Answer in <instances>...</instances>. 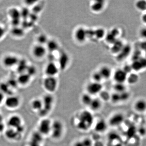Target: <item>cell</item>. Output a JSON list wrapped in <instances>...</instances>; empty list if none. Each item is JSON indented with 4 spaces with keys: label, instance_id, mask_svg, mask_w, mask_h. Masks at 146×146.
I'll use <instances>...</instances> for the list:
<instances>
[{
    "label": "cell",
    "instance_id": "6da1fadb",
    "mask_svg": "<svg viewBox=\"0 0 146 146\" xmlns=\"http://www.w3.org/2000/svg\"><path fill=\"white\" fill-rule=\"evenodd\" d=\"M94 116L90 111L87 110L82 111L77 119V128L81 131H88L94 124Z\"/></svg>",
    "mask_w": 146,
    "mask_h": 146
},
{
    "label": "cell",
    "instance_id": "7a4b0ae2",
    "mask_svg": "<svg viewBox=\"0 0 146 146\" xmlns=\"http://www.w3.org/2000/svg\"><path fill=\"white\" fill-rule=\"evenodd\" d=\"M65 130L64 125L60 120L52 122L50 134L55 140L60 139L63 136Z\"/></svg>",
    "mask_w": 146,
    "mask_h": 146
},
{
    "label": "cell",
    "instance_id": "3957f363",
    "mask_svg": "<svg viewBox=\"0 0 146 146\" xmlns=\"http://www.w3.org/2000/svg\"><path fill=\"white\" fill-rule=\"evenodd\" d=\"M42 101L43 107L38 112L41 116H44L49 113L50 111L52 109L54 99L52 95L48 94L44 96Z\"/></svg>",
    "mask_w": 146,
    "mask_h": 146
},
{
    "label": "cell",
    "instance_id": "277c9868",
    "mask_svg": "<svg viewBox=\"0 0 146 146\" xmlns=\"http://www.w3.org/2000/svg\"><path fill=\"white\" fill-rule=\"evenodd\" d=\"M20 58L16 54H7L5 55L1 60L2 65L6 69H11L16 67Z\"/></svg>",
    "mask_w": 146,
    "mask_h": 146
},
{
    "label": "cell",
    "instance_id": "5b68a950",
    "mask_svg": "<svg viewBox=\"0 0 146 146\" xmlns=\"http://www.w3.org/2000/svg\"><path fill=\"white\" fill-rule=\"evenodd\" d=\"M44 89L50 94L56 91L58 85V82L55 77L46 76L43 81Z\"/></svg>",
    "mask_w": 146,
    "mask_h": 146
},
{
    "label": "cell",
    "instance_id": "8992f818",
    "mask_svg": "<svg viewBox=\"0 0 146 146\" xmlns=\"http://www.w3.org/2000/svg\"><path fill=\"white\" fill-rule=\"evenodd\" d=\"M47 51L46 46L35 44L32 47V55L35 59L40 60L43 59L46 55Z\"/></svg>",
    "mask_w": 146,
    "mask_h": 146
},
{
    "label": "cell",
    "instance_id": "52a82bcc",
    "mask_svg": "<svg viewBox=\"0 0 146 146\" xmlns=\"http://www.w3.org/2000/svg\"><path fill=\"white\" fill-rule=\"evenodd\" d=\"M52 122L49 119L45 118L39 122L38 127V131L42 136H46L50 133Z\"/></svg>",
    "mask_w": 146,
    "mask_h": 146
},
{
    "label": "cell",
    "instance_id": "ba28073f",
    "mask_svg": "<svg viewBox=\"0 0 146 146\" xmlns=\"http://www.w3.org/2000/svg\"><path fill=\"white\" fill-rule=\"evenodd\" d=\"M60 70L57 65L54 61H50L45 66L44 73L46 76L55 77Z\"/></svg>",
    "mask_w": 146,
    "mask_h": 146
},
{
    "label": "cell",
    "instance_id": "9c48e42d",
    "mask_svg": "<svg viewBox=\"0 0 146 146\" xmlns=\"http://www.w3.org/2000/svg\"><path fill=\"white\" fill-rule=\"evenodd\" d=\"M102 89L103 86L101 83L94 81L88 84L86 87L87 94L91 96L100 94Z\"/></svg>",
    "mask_w": 146,
    "mask_h": 146
},
{
    "label": "cell",
    "instance_id": "30bf717a",
    "mask_svg": "<svg viewBox=\"0 0 146 146\" xmlns=\"http://www.w3.org/2000/svg\"><path fill=\"white\" fill-rule=\"evenodd\" d=\"M5 104L7 108L11 109H15L20 105V99L16 96L10 95L5 100Z\"/></svg>",
    "mask_w": 146,
    "mask_h": 146
},
{
    "label": "cell",
    "instance_id": "8fae6325",
    "mask_svg": "<svg viewBox=\"0 0 146 146\" xmlns=\"http://www.w3.org/2000/svg\"><path fill=\"white\" fill-rule=\"evenodd\" d=\"M127 75L122 69H117L113 74V79L116 83H124L127 81Z\"/></svg>",
    "mask_w": 146,
    "mask_h": 146
},
{
    "label": "cell",
    "instance_id": "7c38bea8",
    "mask_svg": "<svg viewBox=\"0 0 146 146\" xmlns=\"http://www.w3.org/2000/svg\"><path fill=\"white\" fill-rule=\"evenodd\" d=\"M124 119V117L122 113H116L113 114L110 118L108 123L113 127H116L122 123Z\"/></svg>",
    "mask_w": 146,
    "mask_h": 146
},
{
    "label": "cell",
    "instance_id": "4fadbf2b",
    "mask_svg": "<svg viewBox=\"0 0 146 146\" xmlns=\"http://www.w3.org/2000/svg\"><path fill=\"white\" fill-rule=\"evenodd\" d=\"M76 41L80 43H83L87 39L86 29L80 27L77 29L74 34Z\"/></svg>",
    "mask_w": 146,
    "mask_h": 146
},
{
    "label": "cell",
    "instance_id": "5bb4252c",
    "mask_svg": "<svg viewBox=\"0 0 146 146\" xmlns=\"http://www.w3.org/2000/svg\"><path fill=\"white\" fill-rule=\"evenodd\" d=\"M7 124L9 128L16 129L22 125V120L18 115H14L9 119Z\"/></svg>",
    "mask_w": 146,
    "mask_h": 146
},
{
    "label": "cell",
    "instance_id": "9a60e30c",
    "mask_svg": "<svg viewBox=\"0 0 146 146\" xmlns=\"http://www.w3.org/2000/svg\"><path fill=\"white\" fill-rule=\"evenodd\" d=\"M32 77L26 72L19 74L16 79L18 84L22 86H26L31 80Z\"/></svg>",
    "mask_w": 146,
    "mask_h": 146
},
{
    "label": "cell",
    "instance_id": "2e32d148",
    "mask_svg": "<svg viewBox=\"0 0 146 146\" xmlns=\"http://www.w3.org/2000/svg\"><path fill=\"white\" fill-rule=\"evenodd\" d=\"M105 1H95L91 5V9L94 13H98L101 12L104 9Z\"/></svg>",
    "mask_w": 146,
    "mask_h": 146
},
{
    "label": "cell",
    "instance_id": "e0dca14e",
    "mask_svg": "<svg viewBox=\"0 0 146 146\" xmlns=\"http://www.w3.org/2000/svg\"><path fill=\"white\" fill-rule=\"evenodd\" d=\"M69 57L65 52L62 53L58 58V66L59 69L64 70L68 66L69 62Z\"/></svg>",
    "mask_w": 146,
    "mask_h": 146
},
{
    "label": "cell",
    "instance_id": "ac0fdd59",
    "mask_svg": "<svg viewBox=\"0 0 146 146\" xmlns=\"http://www.w3.org/2000/svg\"><path fill=\"white\" fill-rule=\"evenodd\" d=\"M47 51L50 52H55L59 48V45L58 42L53 39H49L46 44L45 45Z\"/></svg>",
    "mask_w": 146,
    "mask_h": 146
},
{
    "label": "cell",
    "instance_id": "d6986e66",
    "mask_svg": "<svg viewBox=\"0 0 146 146\" xmlns=\"http://www.w3.org/2000/svg\"><path fill=\"white\" fill-rule=\"evenodd\" d=\"M108 127L107 123L104 119H100L96 123L94 129L98 133H102L105 132Z\"/></svg>",
    "mask_w": 146,
    "mask_h": 146
},
{
    "label": "cell",
    "instance_id": "ffe728a7",
    "mask_svg": "<svg viewBox=\"0 0 146 146\" xmlns=\"http://www.w3.org/2000/svg\"><path fill=\"white\" fill-rule=\"evenodd\" d=\"M99 72L103 79H108L112 75V71L111 68L107 66H103L100 68Z\"/></svg>",
    "mask_w": 146,
    "mask_h": 146
},
{
    "label": "cell",
    "instance_id": "44dd1931",
    "mask_svg": "<svg viewBox=\"0 0 146 146\" xmlns=\"http://www.w3.org/2000/svg\"><path fill=\"white\" fill-rule=\"evenodd\" d=\"M124 45L121 40L117 39L113 43L111 48V52L113 54H118L123 48Z\"/></svg>",
    "mask_w": 146,
    "mask_h": 146
},
{
    "label": "cell",
    "instance_id": "7402d4cb",
    "mask_svg": "<svg viewBox=\"0 0 146 146\" xmlns=\"http://www.w3.org/2000/svg\"><path fill=\"white\" fill-rule=\"evenodd\" d=\"M135 110L139 112H143L146 110V100L144 99H139L136 101L134 105Z\"/></svg>",
    "mask_w": 146,
    "mask_h": 146
},
{
    "label": "cell",
    "instance_id": "603a6c76",
    "mask_svg": "<svg viewBox=\"0 0 146 146\" xmlns=\"http://www.w3.org/2000/svg\"><path fill=\"white\" fill-rule=\"evenodd\" d=\"M5 135L6 138L9 140H16L20 137L21 134L18 133L16 129L9 128L5 131Z\"/></svg>",
    "mask_w": 146,
    "mask_h": 146
},
{
    "label": "cell",
    "instance_id": "cb8c5ba5",
    "mask_svg": "<svg viewBox=\"0 0 146 146\" xmlns=\"http://www.w3.org/2000/svg\"><path fill=\"white\" fill-rule=\"evenodd\" d=\"M29 65L26 59H21L20 58L18 64L16 66L17 72L19 74L26 72Z\"/></svg>",
    "mask_w": 146,
    "mask_h": 146
},
{
    "label": "cell",
    "instance_id": "d4e9b609",
    "mask_svg": "<svg viewBox=\"0 0 146 146\" xmlns=\"http://www.w3.org/2000/svg\"><path fill=\"white\" fill-rule=\"evenodd\" d=\"M102 101L99 98H93L89 107L91 110L98 111L102 107Z\"/></svg>",
    "mask_w": 146,
    "mask_h": 146
},
{
    "label": "cell",
    "instance_id": "484cf974",
    "mask_svg": "<svg viewBox=\"0 0 146 146\" xmlns=\"http://www.w3.org/2000/svg\"><path fill=\"white\" fill-rule=\"evenodd\" d=\"M8 14L11 20H20L21 10L16 8H11L8 11Z\"/></svg>",
    "mask_w": 146,
    "mask_h": 146
},
{
    "label": "cell",
    "instance_id": "4316f807",
    "mask_svg": "<svg viewBox=\"0 0 146 146\" xmlns=\"http://www.w3.org/2000/svg\"><path fill=\"white\" fill-rule=\"evenodd\" d=\"M130 48L129 46L124 45L123 48L121 51V52L117 55V59L118 60H121L127 57L129 53L130 52Z\"/></svg>",
    "mask_w": 146,
    "mask_h": 146
},
{
    "label": "cell",
    "instance_id": "83f0119b",
    "mask_svg": "<svg viewBox=\"0 0 146 146\" xmlns=\"http://www.w3.org/2000/svg\"><path fill=\"white\" fill-rule=\"evenodd\" d=\"M11 35L13 37L16 38H21L23 37L24 36V30L21 28L18 27V26L14 27L13 28L11 32Z\"/></svg>",
    "mask_w": 146,
    "mask_h": 146
},
{
    "label": "cell",
    "instance_id": "f1b7e54d",
    "mask_svg": "<svg viewBox=\"0 0 146 146\" xmlns=\"http://www.w3.org/2000/svg\"><path fill=\"white\" fill-rule=\"evenodd\" d=\"M139 76L135 73H131L127 75V82L130 84H135L139 80Z\"/></svg>",
    "mask_w": 146,
    "mask_h": 146
},
{
    "label": "cell",
    "instance_id": "f546056e",
    "mask_svg": "<svg viewBox=\"0 0 146 146\" xmlns=\"http://www.w3.org/2000/svg\"><path fill=\"white\" fill-rule=\"evenodd\" d=\"M94 34L95 38L98 40H100L104 38L106 33L104 29L98 28L96 29H94Z\"/></svg>",
    "mask_w": 146,
    "mask_h": 146
},
{
    "label": "cell",
    "instance_id": "4dcf8cb0",
    "mask_svg": "<svg viewBox=\"0 0 146 146\" xmlns=\"http://www.w3.org/2000/svg\"><path fill=\"white\" fill-rule=\"evenodd\" d=\"M31 107L35 111L39 112L43 107L42 100L39 99H35L33 100L31 103Z\"/></svg>",
    "mask_w": 146,
    "mask_h": 146
},
{
    "label": "cell",
    "instance_id": "1f68e13d",
    "mask_svg": "<svg viewBox=\"0 0 146 146\" xmlns=\"http://www.w3.org/2000/svg\"><path fill=\"white\" fill-rule=\"evenodd\" d=\"M48 40L49 39L46 35L44 33H41V34H39L38 36H36V44L45 46Z\"/></svg>",
    "mask_w": 146,
    "mask_h": 146
},
{
    "label": "cell",
    "instance_id": "d6a6232c",
    "mask_svg": "<svg viewBox=\"0 0 146 146\" xmlns=\"http://www.w3.org/2000/svg\"><path fill=\"white\" fill-rule=\"evenodd\" d=\"M93 98L92 96L86 93L82 96L81 101L82 103L85 106H89Z\"/></svg>",
    "mask_w": 146,
    "mask_h": 146
},
{
    "label": "cell",
    "instance_id": "836d02e7",
    "mask_svg": "<svg viewBox=\"0 0 146 146\" xmlns=\"http://www.w3.org/2000/svg\"><path fill=\"white\" fill-rule=\"evenodd\" d=\"M113 89L115 92L118 94H121L126 91V87L124 83H115L113 86Z\"/></svg>",
    "mask_w": 146,
    "mask_h": 146
},
{
    "label": "cell",
    "instance_id": "e575fe53",
    "mask_svg": "<svg viewBox=\"0 0 146 146\" xmlns=\"http://www.w3.org/2000/svg\"><path fill=\"white\" fill-rule=\"evenodd\" d=\"M11 88L6 82H2L0 83V91L4 95L5 94H9V96L11 95Z\"/></svg>",
    "mask_w": 146,
    "mask_h": 146
},
{
    "label": "cell",
    "instance_id": "d590c367",
    "mask_svg": "<svg viewBox=\"0 0 146 146\" xmlns=\"http://www.w3.org/2000/svg\"><path fill=\"white\" fill-rule=\"evenodd\" d=\"M135 7L138 10L140 11H146V1L144 0H139L136 2L135 3Z\"/></svg>",
    "mask_w": 146,
    "mask_h": 146
},
{
    "label": "cell",
    "instance_id": "8d00e7d4",
    "mask_svg": "<svg viewBox=\"0 0 146 146\" xmlns=\"http://www.w3.org/2000/svg\"><path fill=\"white\" fill-rule=\"evenodd\" d=\"M131 65L132 70L136 71V72L141 71L142 69H143L139 59L138 60L133 61V63Z\"/></svg>",
    "mask_w": 146,
    "mask_h": 146
},
{
    "label": "cell",
    "instance_id": "74e56055",
    "mask_svg": "<svg viewBox=\"0 0 146 146\" xmlns=\"http://www.w3.org/2000/svg\"><path fill=\"white\" fill-rule=\"evenodd\" d=\"M104 38L105 39L106 41L107 42V43L109 44H111L112 45L118 39L117 38H116L113 35L111 34L110 32L106 33Z\"/></svg>",
    "mask_w": 146,
    "mask_h": 146
},
{
    "label": "cell",
    "instance_id": "f35d334b",
    "mask_svg": "<svg viewBox=\"0 0 146 146\" xmlns=\"http://www.w3.org/2000/svg\"><path fill=\"white\" fill-rule=\"evenodd\" d=\"M27 73L32 77L33 76L35 75L37 72V69L36 67L34 65H29L27 69Z\"/></svg>",
    "mask_w": 146,
    "mask_h": 146
},
{
    "label": "cell",
    "instance_id": "ab89813d",
    "mask_svg": "<svg viewBox=\"0 0 146 146\" xmlns=\"http://www.w3.org/2000/svg\"><path fill=\"white\" fill-rule=\"evenodd\" d=\"M92 78L93 81L100 83H101V82L103 80L99 71H97L93 73L92 74Z\"/></svg>",
    "mask_w": 146,
    "mask_h": 146
},
{
    "label": "cell",
    "instance_id": "60d3db41",
    "mask_svg": "<svg viewBox=\"0 0 146 146\" xmlns=\"http://www.w3.org/2000/svg\"><path fill=\"white\" fill-rule=\"evenodd\" d=\"M110 100L114 104H117L119 102H121L120 94L115 92L112 95H110Z\"/></svg>",
    "mask_w": 146,
    "mask_h": 146
},
{
    "label": "cell",
    "instance_id": "b9f144b4",
    "mask_svg": "<svg viewBox=\"0 0 146 146\" xmlns=\"http://www.w3.org/2000/svg\"><path fill=\"white\" fill-rule=\"evenodd\" d=\"M100 99L101 100L107 101L110 100V95L105 91H102L100 93Z\"/></svg>",
    "mask_w": 146,
    "mask_h": 146
},
{
    "label": "cell",
    "instance_id": "7bdbcfd3",
    "mask_svg": "<svg viewBox=\"0 0 146 146\" xmlns=\"http://www.w3.org/2000/svg\"><path fill=\"white\" fill-rule=\"evenodd\" d=\"M119 94L121 102L126 101L129 98V94L127 92V91Z\"/></svg>",
    "mask_w": 146,
    "mask_h": 146
},
{
    "label": "cell",
    "instance_id": "ee69618b",
    "mask_svg": "<svg viewBox=\"0 0 146 146\" xmlns=\"http://www.w3.org/2000/svg\"><path fill=\"white\" fill-rule=\"evenodd\" d=\"M86 33H87V39H92L95 37L94 34V29H86Z\"/></svg>",
    "mask_w": 146,
    "mask_h": 146
},
{
    "label": "cell",
    "instance_id": "f6af8a7d",
    "mask_svg": "<svg viewBox=\"0 0 146 146\" xmlns=\"http://www.w3.org/2000/svg\"><path fill=\"white\" fill-rule=\"evenodd\" d=\"M139 34L142 39L146 40V27H143L140 29Z\"/></svg>",
    "mask_w": 146,
    "mask_h": 146
},
{
    "label": "cell",
    "instance_id": "bcb514c9",
    "mask_svg": "<svg viewBox=\"0 0 146 146\" xmlns=\"http://www.w3.org/2000/svg\"><path fill=\"white\" fill-rule=\"evenodd\" d=\"M83 146H92L93 145L92 141L89 138H85L81 141Z\"/></svg>",
    "mask_w": 146,
    "mask_h": 146
},
{
    "label": "cell",
    "instance_id": "7dc6e473",
    "mask_svg": "<svg viewBox=\"0 0 146 146\" xmlns=\"http://www.w3.org/2000/svg\"><path fill=\"white\" fill-rule=\"evenodd\" d=\"M6 29L2 25H0V40L2 39L4 37L6 34Z\"/></svg>",
    "mask_w": 146,
    "mask_h": 146
},
{
    "label": "cell",
    "instance_id": "c3c4849f",
    "mask_svg": "<svg viewBox=\"0 0 146 146\" xmlns=\"http://www.w3.org/2000/svg\"><path fill=\"white\" fill-rule=\"evenodd\" d=\"M110 32L117 38L118 36H119V35L120 34V31L119 29L116 28H114L112 29L110 31Z\"/></svg>",
    "mask_w": 146,
    "mask_h": 146
},
{
    "label": "cell",
    "instance_id": "681fc988",
    "mask_svg": "<svg viewBox=\"0 0 146 146\" xmlns=\"http://www.w3.org/2000/svg\"><path fill=\"white\" fill-rule=\"evenodd\" d=\"M38 1H24V3L25 5L27 7L33 6L36 5Z\"/></svg>",
    "mask_w": 146,
    "mask_h": 146
},
{
    "label": "cell",
    "instance_id": "f907efd6",
    "mask_svg": "<svg viewBox=\"0 0 146 146\" xmlns=\"http://www.w3.org/2000/svg\"><path fill=\"white\" fill-rule=\"evenodd\" d=\"M122 69L127 74H129L131 73V71H132V68H131V65H125Z\"/></svg>",
    "mask_w": 146,
    "mask_h": 146
},
{
    "label": "cell",
    "instance_id": "816d5d0a",
    "mask_svg": "<svg viewBox=\"0 0 146 146\" xmlns=\"http://www.w3.org/2000/svg\"><path fill=\"white\" fill-rule=\"evenodd\" d=\"M140 48L141 50L144 51H146V40H144L143 42H141L140 44Z\"/></svg>",
    "mask_w": 146,
    "mask_h": 146
},
{
    "label": "cell",
    "instance_id": "f5cc1de1",
    "mask_svg": "<svg viewBox=\"0 0 146 146\" xmlns=\"http://www.w3.org/2000/svg\"><path fill=\"white\" fill-rule=\"evenodd\" d=\"M139 134H141L142 136H144L146 134V129L144 127L139 128L138 130Z\"/></svg>",
    "mask_w": 146,
    "mask_h": 146
},
{
    "label": "cell",
    "instance_id": "db71d44e",
    "mask_svg": "<svg viewBox=\"0 0 146 146\" xmlns=\"http://www.w3.org/2000/svg\"><path fill=\"white\" fill-rule=\"evenodd\" d=\"M5 95L0 91V104L5 100Z\"/></svg>",
    "mask_w": 146,
    "mask_h": 146
},
{
    "label": "cell",
    "instance_id": "11a10c76",
    "mask_svg": "<svg viewBox=\"0 0 146 146\" xmlns=\"http://www.w3.org/2000/svg\"><path fill=\"white\" fill-rule=\"evenodd\" d=\"M141 19L142 22L146 25V13H144L141 16Z\"/></svg>",
    "mask_w": 146,
    "mask_h": 146
},
{
    "label": "cell",
    "instance_id": "9f6ffc18",
    "mask_svg": "<svg viewBox=\"0 0 146 146\" xmlns=\"http://www.w3.org/2000/svg\"><path fill=\"white\" fill-rule=\"evenodd\" d=\"M5 129V126L3 122L0 123V133L3 132Z\"/></svg>",
    "mask_w": 146,
    "mask_h": 146
},
{
    "label": "cell",
    "instance_id": "6f0895ef",
    "mask_svg": "<svg viewBox=\"0 0 146 146\" xmlns=\"http://www.w3.org/2000/svg\"><path fill=\"white\" fill-rule=\"evenodd\" d=\"M3 118L2 115L0 114V123L3 122Z\"/></svg>",
    "mask_w": 146,
    "mask_h": 146
},
{
    "label": "cell",
    "instance_id": "680465c9",
    "mask_svg": "<svg viewBox=\"0 0 146 146\" xmlns=\"http://www.w3.org/2000/svg\"><path fill=\"white\" fill-rule=\"evenodd\" d=\"M145 56H146V51H145Z\"/></svg>",
    "mask_w": 146,
    "mask_h": 146
}]
</instances>
